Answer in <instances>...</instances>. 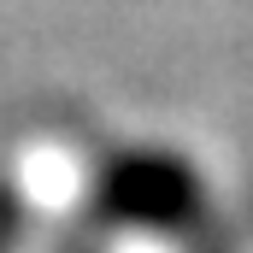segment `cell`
<instances>
[{
  "label": "cell",
  "instance_id": "6da1fadb",
  "mask_svg": "<svg viewBox=\"0 0 253 253\" xmlns=\"http://www.w3.org/2000/svg\"><path fill=\"white\" fill-rule=\"evenodd\" d=\"M106 200H112V212H124L135 224H141V218L171 224L177 212H194V177L177 159H165V153H135L124 165H112Z\"/></svg>",
  "mask_w": 253,
  "mask_h": 253
}]
</instances>
